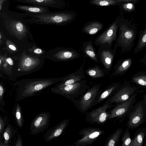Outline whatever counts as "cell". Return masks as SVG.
I'll return each instance as SVG.
<instances>
[{"instance_id": "ba28073f", "label": "cell", "mask_w": 146, "mask_h": 146, "mask_svg": "<svg viewBox=\"0 0 146 146\" xmlns=\"http://www.w3.org/2000/svg\"><path fill=\"white\" fill-rule=\"evenodd\" d=\"M80 56V53L74 48L57 47L47 51L45 58L54 62H66L77 59Z\"/></svg>"}, {"instance_id": "836d02e7", "label": "cell", "mask_w": 146, "mask_h": 146, "mask_svg": "<svg viewBox=\"0 0 146 146\" xmlns=\"http://www.w3.org/2000/svg\"><path fill=\"white\" fill-rule=\"evenodd\" d=\"M145 130H141L132 140L130 146H142L145 137Z\"/></svg>"}, {"instance_id": "9c48e42d", "label": "cell", "mask_w": 146, "mask_h": 146, "mask_svg": "<svg viewBox=\"0 0 146 146\" xmlns=\"http://www.w3.org/2000/svg\"><path fill=\"white\" fill-rule=\"evenodd\" d=\"M142 101L137 102L133 106L128 115L127 126L129 129H133L138 127L145 121L146 109Z\"/></svg>"}, {"instance_id": "d6986e66", "label": "cell", "mask_w": 146, "mask_h": 146, "mask_svg": "<svg viewBox=\"0 0 146 146\" xmlns=\"http://www.w3.org/2000/svg\"><path fill=\"white\" fill-rule=\"evenodd\" d=\"M132 61V58H130L118 60L113 67V70L111 76L123 75L131 67Z\"/></svg>"}, {"instance_id": "4316f807", "label": "cell", "mask_w": 146, "mask_h": 146, "mask_svg": "<svg viewBox=\"0 0 146 146\" xmlns=\"http://www.w3.org/2000/svg\"><path fill=\"white\" fill-rule=\"evenodd\" d=\"M17 132V130L10 123L7 126L3 134L4 138V143L6 146H8L12 139Z\"/></svg>"}, {"instance_id": "484cf974", "label": "cell", "mask_w": 146, "mask_h": 146, "mask_svg": "<svg viewBox=\"0 0 146 146\" xmlns=\"http://www.w3.org/2000/svg\"><path fill=\"white\" fill-rule=\"evenodd\" d=\"M103 25L98 22H93L86 25L82 29V32L90 35H94L103 28Z\"/></svg>"}, {"instance_id": "2e32d148", "label": "cell", "mask_w": 146, "mask_h": 146, "mask_svg": "<svg viewBox=\"0 0 146 146\" xmlns=\"http://www.w3.org/2000/svg\"><path fill=\"white\" fill-rule=\"evenodd\" d=\"M50 118V113L48 111H42L37 115L30 123L31 134L36 135L42 133L48 127Z\"/></svg>"}, {"instance_id": "603a6c76", "label": "cell", "mask_w": 146, "mask_h": 146, "mask_svg": "<svg viewBox=\"0 0 146 146\" xmlns=\"http://www.w3.org/2000/svg\"><path fill=\"white\" fill-rule=\"evenodd\" d=\"M81 49L85 56L88 57L96 62L98 63V57L96 52L92 40L87 41L84 42Z\"/></svg>"}, {"instance_id": "d6a6232c", "label": "cell", "mask_w": 146, "mask_h": 146, "mask_svg": "<svg viewBox=\"0 0 146 146\" xmlns=\"http://www.w3.org/2000/svg\"><path fill=\"white\" fill-rule=\"evenodd\" d=\"M5 46L3 50L9 55L13 54L19 51L18 47L13 42L8 39H6Z\"/></svg>"}, {"instance_id": "b9f144b4", "label": "cell", "mask_w": 146, "mask_h": 146, "mask_svg": "<svg viewBox=\"0 0 146 146\" xmlns=\"http://www.w3.org/2000/svg\"><path fill=\"white\" fill-rule=\"evenodd\" d=\"M140 62L146 65V54L140 59Z\"/></svg>"}, {"instance_id": "7a4b0ae2", "label": "cell", "mask_w": 146, "mask_h": 146, "mask_svg": "<svg viewBox=\"0 0 146 146\" xmlns=\"http://www.w3.org/2000/svg\"><path fill=\"white\" fill-rule=\"evenodd\" d=\"M0 17L7 31L19 41L30 39L34 41L28 23L19 13L0 11Z\"/></svg>"}, {"instance_id": "f35d334b", "label": "cell", "mask_w": 146, "mask_h": 146, "mask_svg": "<svg viewBox=\"0 0 146 146\" xmlns=\"http://www.w3.org/2000/svg\"><path fill=\"white\" fill-rule=\"evenodd\" d=\"M123 7L125 10L129 11L133 10L134 8L133 4L131 3H125L123 5Z\"/></svg>"}, {"instance_id": "4fadbf2b", "label": "cell", "mask_w": 146, "mask_h": 146, "mask_svg": "<svg viewBox=\"0 0 146 146\" xmlns=\"http://www.w3.org/2000/svg\"><path fill=\"white\" fill-rule=\"evenodd\" d=\"M104 133V130L95 127H89L80 130L79 133L81 138L74 143L76 146H86L91 144Z\"/></svg>"}, {"instance_id": "f546056e", "label": "cell", "mask_w": 146, "mask_h": 146, "mask_svg": "<svg viewBox=\"0 0 146 146\" xmlns=\"http://www.w3.org/2000/svg\"><path fill=\"white\" fill-rule=\"evenodd\" d=\"M86 73L93 78L104 77L106 73L100 67L97 65H94V67L87 69Z\"/></svg>"}, {"instance_id": "5bb4252c", "label": "cell", "mask_w": 146, "mask_h": 146, "mask_svg": "<svg viewBox=\"0 0 146 146\" xmlns=\"http://www.w3.org/2000/svg\"><path fill=\"white\" fill-rule=\"evenodd\" d=\"M118 26L113 23L106 30L99 35L95 39L94 44L97 46L106 45L112 47L113 43L117 38Z\"/></svg>"}, {"instance_id": "cb8c5ba5", "label": "cell", "mask_w": 146, "mask_h": 146, "mask_svg": "<svg viewBox=\"0 0 146 146\" xmlns=\"http://www.w3.org/2000/svg\"><path fill=\"white\" fill-rule=\"evenodd\" d=\"M120 86V84L119 82L113 83L109 85L99 95L95 105L100 103L109 97L112 96Z\"/></svg>"}, {"instance_id": "30bf717a", "label": "cell", "mask_w": 146, "mask_h": 146, "mask_svg": "<svg viewBox=\"0 0 146 146\" xmlns=\"http://www.w3.org/2000/svg\"><path fill=\"white\" fill-rule=\"evenodd\" d=\"M112 105L107 100L102 106L86 113V121L92 124L104 125L110 115L107 110L112 107Z\"/></svg>"}, {"instance_id": "74e56055", "label": "cell", "mask_w": 146, "mask_h": 146, "mask_svg": "<svg viewBox=\"0 0 146 146\" xmlns=\"http://www.w3.org/2000/svg\"><path fill=\"white\" fill-rule=\"evenodd\" d=\"M6 88L4 86L3 83L1 82L0 83V110L2 109L3 107L5 106V104L4 100V97Z\"/></svg>"}, {"instance_id": "4dcf8cb0", "label": "cell", "mask_w": 146, "mask_h": 146, "mask_svg": "<svg viewBox=\"0 0 146 146\" xmlns=\"http://www.w3.org/2000/svg\"><path fill=\"white\" fill-rule=\"evenodd\" d=\"M146 47V27L143 31H141L139 35L138 40L134 50L135 54L141 51Z\"/></svg>"}, {"instance_id": "52a82bcc", "label": "cell", "mask_w": 146, "mask_h": 146, "mask_svg": "<svg viewBox=\"0 0 146 146\" xmlns=\"http://www.w3.org/2000/svg\"><path fill=\"white\" fill-rule=\"evenodd\" d=\"M86 80H82L74 83L64 86L51 89L52 92L66 97L72 101L84 93L90 88Z\"/></svg>"}, {"instance_id": "8992f818", "label": "cell", "mask_w": 146, "mask_h": 146, "mask_svg": "<svg viewBox=\"0 0 146 146\" xmlns=\"http://www.w3.org/2000/svg\"><path fill=\"white\" fill-rule=\"evenodd\" d=\"M101 86V84L94 85L82 95L79 99L72 101L80 111L85 113L95 105L99 95Z\"/></svg>"}, {"instance_id": "e575fe53", "label": "cell", "mask_w": 146, "mask_h": 146, "mask_svg": "<svg viewBox=\"0 0 146 146\" xmlns=\"http://www.w3.org/2000/svg\"><path fill=\"white\" fill-rule=\"evenodd\" d=\"M132 140L131 134L127 127L124 132L121 138L122 146H130Z\"/></svg>"}, {"instance_id": "7bdbcfd3", "label": "cell", "mask_w": 146, "mask_h": 146, "mask_svg": "<svg viewBox=\"0 0 146 146\" xmlns=\"http://www.w3.org/2000/svg\"><path fill=\"white\" fill-rule=\"evenodd\" d=\"M7 0H0V10L2 9L3 3Z\"/></svg>"}, {"instance_id": "8d00e7d4", "label": "cell", "mask_w": 146, "mask_h": 146, "mask_svg": "<svg viewBox=\"0 0 146 146\" xmlns=\"http://www.w3.org/2000/svg\"><path fill=\"white\" fill-rule=\"evenodd\" d=\"M91 3L101 6H106L115 4L117 3L114 0H92Z\"/></svg>"}, {"instance_id": "277c9868", "label": "cell", "mask_w": 146, "mask_h": 146, "mask_svg": "<svg viewBox=\"0 0 146 146\" xmlns=\"http://www.w3.org/2000/svg\"><path fill=\"white\" fill-rule=\"evenodd\" d=\"M19 13L29 24L60 25L70 20L73 18L72 15L71 14L60 12H50L39 14L25 13Z\"/></svg>"}, {"instance_id": "d590c367", "label": "cell", "mask_w": 146, "mask_h": 146, "mask_svg": "<svg viewBox=\"0 0 146 146\" xmlns=\"http://www.w3.org/2000/svg\"><path fill=\"white\" fill-rule=\"evenodd\" d=\"M8 118L6 116L3 117L0 115V141H1L3 137V134L6 128V126L8 124Z\"/></svg>"}, {"instance_id": "1f68e13d", "label": "cell", "mask_w": 146, "mask_h": 146, "mask_svg": "<svg viewBox=\"0 0 146 146\" xmlns=\"http://www.w3.org/2000/svg\"><path fill=\"white\" fill-rule=\"evenodd\" d=\"M26 49L30 54L38 58H44L47 52L38 46L35 43Z\"/></svg>"}, {"instance_id": "d4e9b609", "label": "cell", "mask_w": 146, "mask_h": 146, "mask_svg": "<svg viewBox=\"0 0 146 146\" xmlns=\"http://www.w3.org/2000/svg\"><path fill=\"white\" fill-rule=\"evenodd\" d=\"M12 114L17 125L19 128H22L23 126L24 121L21 107L18 102L15 104Z\"/></svg>"}, {"instance_id": "9a60e30c", "label": "cell", "mask_w": 146, "mask_h": 146, "mask_svg": "<svg viewBox=\"0 0 146 146\" xmlns=\"http://www.w3.org/2000/svg\"><path fill=\"white\" fill-rule=\"evenodd\" d=\"M116 51V50L112 49V47L105 45L100 46L98 49V58L108 74L111 69Z\"/></svg>"}, {"instance_id": "7c38bea8", "label": "cell", "mask_w": 146, "mask_h": 146, "mask_svg": "<svg viewBox=\"0 0 146 146\" xmlns=\"http://www.w3.org/2000/svg\"><path fill=\"white\" fill-rule=\"evenodd\" d=\"M138 94L137 91L126 101L119 103L110 112L109 119L124 118L128 115L136 101Z\"/></svg>"}, {"instance_id": "8fae6325", "label": "cell", "mask_w": 146, "mask_h": 146, "mask_svg": "<svg viewBox=\"0 0 146 146\" xmlns=\"http://www.w3.org/2000/svg\"><path fill=\"white\" fill-rule=\"evenodd\" d=\"M139 88L140 86L133 85L129 82H125L107 100L112 104L123 102L128 100L137 91Z\"/></svg>"}, {"instance_id": "5b68a950", "label": "cell", "mask_w": 146, "mask_h": 146, "mask_svg": "<svg viewBox=\"0 0 146 146\" xmlns=\"http://www.w3.org/2000/svg\"><path fill=\"white\" fill-rule=\"evenodd\" d=\"M137 33L135 28L125 24L121 25L113 48L117 50V48H120L121 54L130 51L134 45Z\"/></svg>"}, {"instance_id": "bcb514c9", "label": "cell", "mask_w": 146, "mask_h": 146, "mask_svg": "<svg viewBox=\"0 0 146 146\" xmlns=\"http://www.w3.org/2000/svg\"><path fill=\"white\" fill-rule=\"evenodd\" d=\"M0 146H6L4 144V143H3V142H2V141H0Z\"/></svg>"}, {"instance_id": "60d3db41", "label": "cell", "mask_w": 146, "mask_h": 146, "mask_svg": "<svg viewBox=\"0 0 146 146\" xmlns=\"http://www.w3.org/2000/svg\"><path fill=\"white\" fill-rule=\"evenodd\" d=\"M5 35L1 31L0 32V45H1L4 43L5 40Z\"/></svg>"}, {"instance_id": "ab89813d", "label": "cell", "mask_w": 146, "mask_h": 146, "mask_svg": "<svg viewBox=\"0 0 146 146\" xmlns=\"http://www.w3.org/2000/svg\"><path fill=\"white\" fill-rule=\"evenodd\" d=\"M16 146H22V141L21 137L19 133H18L17 136V139L15 145Z\"/></svg>"}, {"instance_id": "f6af8a7d", "label": "cell", "mask_w": 146, "mask_h": 146, "mask_svg": "<svg viewBox=\"0 0 146 146\" xmlns=\"http://www.w3.org/2000/svg\"><path fill=\"white\" fill-rule=\"evenodd\" d=\"M116 2H119L123 1H133L135 0H114Z\"/></svg>"}, {"instance_id": "ac0fdd59", "label": "cell", "mask_w": 146, "mask_h": 146, "mask_svg": "<svg viewBox=\"0 0 146 146\" xmlns=\"http://www.w3.org/2000/svg\"><path fill=\"white\" fill-rule=\"evenodd\" d=\"M68 119H65L48 129L43 135V138L46 142H50L60 135L68 126Z\"/></svg>"}, {"instance_id": "ffe728a7", "label": "cell", "mask_w": 146, "mask_h": 146, "mask_svg": "<svg viewBox=\"0 0 146 146\" xmlns=\"http://www.w3.org/2000/svg\"><path fill=\"white\" fill-rule=\"evenodd\" d=\"M16 8L17 9L25 13L32 14H39L50 12L48 7L41 6L18 5Z\"/></svg>"}, {"instance_id": "ee69618b", "label": "cell", "mask_w": 146, "mask_h": 146, "mask_svg": "<svg viewBox=\"0 0 146 146\" xmlns=\"http://www.w3.org/2000/svg\"><path fill=\"white\" fill-rule=\"evenodd\" d=\"M144 103L145 104L146 109V92L143 96Z\"/></svg>"}, {"instance_id": "f1b7e54d", "label": "cell", "mask_w": 146, "mask_h": 146, "mask_svg": "<svg viewBox=\"0 0 146 146\" xmlns=\"http://www.w3.org/2000/svg\"><path fill=\"white\" fill-rule=\"evenodd\" d=\"M131 82L140 86L146 88V71H139L133 75Z\"/></svg>"}, {"instance_id": "6da1fadb", "label": "cell", "mask_w": 146, "mask_h": 146, "mask_svg": "<svg viewBox=\"0 0 146 146\" xmlns=\"http://www.w3.org/2000/svg\"><path fill=\"white\" fill-rule=\"evenodd\" d=\"M64 77L25 79L16 81L13 84L16 100L19 101L38 95L44 90L61 81Z\"/></svg>"}, {"instance_id": "83f0119b", "label": "cell", "mask_w": 146, "mask_h": 146, "mask_svg": "<svg viewBox=\"0 0 146 146\" xmlns=\"http://www.w3.org/2000/svg\"><path fill=\"white\" fill-rule=\"evenodd\" d=\"M123 131V128L121 127L117 129L107 139L105 143L104 146H116L118 142Z\"/></svg>"}, {"instance_id": "e0dca14e", "label": "cell", "mask_w": 146, "mask_h": 146, "mask_svg": "<svg viewBox=\"0 0 146 146\" xmlns=\"http://www.w3.org/2000/svg\"><path fill=\"white\" fill-rule=\"evenodd\" d=\"M86 60L84 59L81 66L76 71L72 74L65 76L61 81L57 83L54 87L55 88H60L65 86L74 83L84 78V67Z\"/></svg>"}, {"instance_id": "3957f363", "label": "cell", "mask_w": 146, "mask_h": 146, "mask_svg": "<svg viewBox=\"0 0 146 146\" xmlns=\"http://www.w3.org/2000/svg\"><path fill=\"white\" fill-rule=\"evenodd\" d=\"M14 61L13 72L16 77L35 72L43 66L45 58L35 56L24 49L19 55L12 56Z\"/></svg>"}, {"instance_id": "7402d4cb", "label": "cell", "mask_w": 146, "mask_h": 146, "mask_svg": "<svg viewBox=\"0 0 146 146\" xmlns=\"http://www.w3.org/2000/svg\"><path fill=\"white\" fill-rule=\"evenodd\" d=\"M0 69L9 80L14 81L17 80L13 72V67L9 65L6 60L4 54L0 52Z\"/></svg>"}, {"instance_id": "44dd1931", "label": "cell", "mask_w": 146, "mask_h": 146, "mask_svg": "<svg viewBox=\"0 0 146 146\" xmlns=\"http://www.w3.org/2000/svg\"><path fill=\"white\" fill-rule=\"evenodd\" d=\"M33 5L58 8L60 0H13Z\"/></svg>"}]
</instances>
